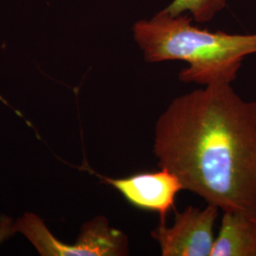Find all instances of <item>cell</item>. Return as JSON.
<instances>
[{
    "mask_svg": "<svg viewBox=\"0 0 256 256\" xmlns=\"http://www.w3.org/2000/svg\"><path fill=\"white\" fill-rule=\"evenodd\" d=\"M210 256H256V220L238 212H223Z\"/></svg>",
    "mask_w": 256,
    "mask_h": 256,
    "instance_id": "8992f818",
    "label": "cell"
},
{
    "mask_svg": "<svg viewBox=\"0 0 256 256\" xmlns=\"http://www.w3.org/2000/svg\"><path fill=\"white\" fill-rule=\"evenodd\" d=\"M14 224V222L8 216H0V244L16 232Z\"/></svg>",
    "mask_w": 256,
    "mask_h": 256,
    "instance_id": "ba28073f",
    "label": "cell"
},
{
    "mask_svg": "<svg viewBox=\"0 0 256 256\" xmlns=\"http://www.w3.org/2000/svg\"><path fill=\"white\" fill-rule=\"evenodd\" d=\"M153 153L184 190L256 220V101L230 82L174 98L156 120Z\"/></svg>",
    "mask_w": 256,
    "mask_h": 256,
    "instance_id": "6da1fadb",
    "label": "cell"
},
{
    "mask_svg": "<svg viewBox=\"0 0 256 256\" xmlns=\"http://www.w3.org/2000/svg\"><path fill=\"white\" fill-rule=\"evenodd\" d=\"M90 172L96 174L102 183L117 190L133 207L156 212L162 223H166V216L174 209L176 196L184 190L178 178L165 168L120 178H111L92 170Z\"/></svg>",
    "mask_w": 256,
    "mask_h": 256,
    "instance_id": "5b68a950",
    "label": "cell"
},
{
    "mask_svg": "<svg viewBox=\"0 0 256 256\" xmlns=\"http://www.w3.org/2000/svg\"><path fill=\"white\" fill-rule=\"evenodd\" d=\"M227 0H173L164 10L171 14H189L198 23L208 22L224 9Z\"/></svg>",
    "mask_w": 256,
    "mask_h": 256,
    "instance_id": "52a82bcc",
    "label": "cell"
},
{
    "mask_svg": "<svg viewBox=\"0 0 256 256\" xmlns=\"http://www.w3.org/2000/svg\"><path fill=\"white\" fill-rule=\"evenodd\" d=\"M220 210L212 204L203 209L188 206L176 212L172 226L160 222L151 236L158 242L162 256H210Z\"/></svg>",
    "mask_w": 256,
    "mask_h": 256,
    "instance_id": "277c9868",
    "label": "cell"
},
{
    "mask_svg": "<svg viewBox=\"0 0 256 256\" xmlns=\"http://www.w3.org/2000/svg\"><path fill=\"white\" fill-rule=\"evenodd\" d=\"M43 256H124L129 254V241L124 232L110 226L104 216H96L82 226L74 245L54 238L45 222L36 214L27 212L14 224Z\"/></svg>",
    "mask_w": 256,
    "mask_h": 256,
    "instance_id": "3957f363",
    "label": "cell"
},
{
    "mask_svg": "<svg viewBox=\"0 0 256 256\" xmlns=\"http://www.w3.org/2000/svg\"><path fill=\"white\" fill-rule=\"evenodd\" d=\"M133 34L146 62L183 61L188 66L178 79L202 86L232 84L244 59L256 54V34L202 30L192 25L187 12L174 16L162 10L152 18L136 22Z\"/></svg>",
    "mask_w": 256,
    "mask_h": 256,
    "instance_id": "7a4b0ae2",
    "label": "cell"
}]
</instances>
